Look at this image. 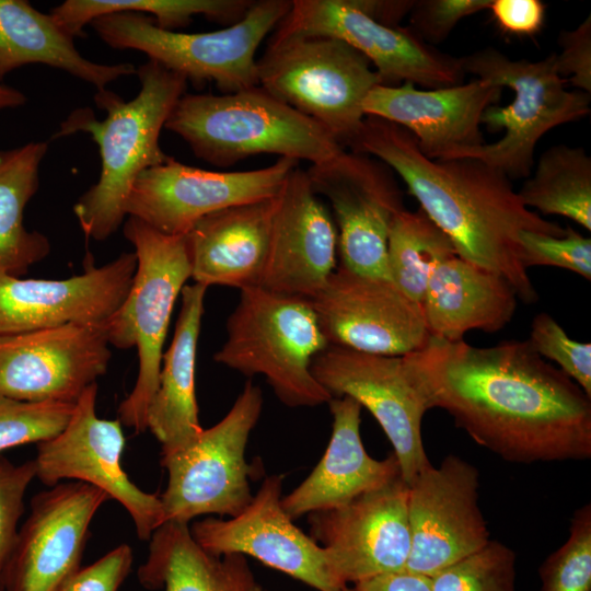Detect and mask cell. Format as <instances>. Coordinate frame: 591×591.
Segmentation results:
<instances>
[{
	"instance_id": "obj_1",
	"label": "cell",
	"mask_w": 591,
	"mask_h": 591,
	"mask_svg": "<svg viewBox=\"0 0 591 591\" xmlns=\"http://www.w3.org/2000/svg\"><path fill=\"white\" fill-rule=\"evenodd\" d=\"M426 389L477 444L512 463L591 456V397L528 340L475 347L429 336L403 356Z\"/></svg>"
},
{
	"instance_id": "obj_2",
	"label": "cell",
	"mask_w": 591,
	"mask_h": 591,
	"mask_svg": "<svg viewBox=\"0 0 591 591\" xmlns=\"http://www.w3.org/2000/svg\"><path fill=\"white\" fill-rule=\"evenodd\" d=\"M349 149L398 174L457 256L503 277L522 302L538 300L522 265L519 234L561 236L565 228L525 207L505 173L473 158L428 159L406 129L374 116L364 117Z\"/></svg>"
},
{
	"instance_id": "obj_3",
	"label": "cell",
	"mask_w": 591,
	"mask_h": 591,
	"mask_svg": "<svg viewBox=\"0 0 591 591\" xmlns=\"http://www.w3.org/2000/svg\"><path fill=\"white\" fill-rule=\"evenodd\" d=\"M140 91L126 101L107 89L96 91L94 102L106 112L99 120L89 108H77L61 123L53 139L88 132L99 147L100 176L73 205L86 237L104 241L123 223L125 205L138 175L172 157L160 147V135L187 79L154 60L137 68Z\"/></svg>"
},
{
	"instance_id": "obj_4",
	"label": "cell",
	"mask_w": 591,
	"mask_h": 591,
	"mask_svg": "<svg viewBox=\"0 0 591 591\" xmlns=\"http://www.w3.org/2000/svg\"><path fill=\"white\" fill-rule=\"evenodd\" d=\"M164 128L181 137L195 157L218 167L257 154L316 165L345 151L324 127L259 85L218 95L186 92Z\"/></svg>"
},
{
	"instance_id": "obj_5",
	"label": "cell",
	"mask_w": 591,
	"mask_h": 591,
	"mask_svg": "<svg viewBox=\"0 0 591 591\" xmlns=\"http://www.w3.org/2000/svg\"><path fill=\"white\" fill-rule=\"evenodd\" d=\"M215 361L244 375H264L289 407H314L333 396L311 371L329 345L308 299L252 287L240 290Z\"/></svg>"
},
{
	"instance_id": "obj_6",
	"label": "cell",
	"mask_w": 591,
	"mask_h": 591,
	"mask_svg": "<svg viewBox=\"0 0 591 591\" xmlns=\"http://www.w3.org/2000/svg\"><path fill=\"white\" fill-rule=\"evenodd\" d=\"M465 73L490 84L509 88L514 99L507 106H490L482 124L503 130L493 142L451 152L444 159L473 158L505 173L510 179L526 178L534 166L538 140L551 129L581 119L590 113V93L568 91L559 76L556 54L538 61L512 60L487 47L461 57Z\"/></svg>"
},
{
	"instance_id": "obj_7",
	"label": "cell",
	"mask_w": 591,
	"mask_h": 591,
	"mask_svg": "<svg viewBox=\"0 0 591 591\" xmlns=\"http://www.w3.org/2000/svg\"><path fill=\"white\" fill-rule=\"evenodd\" d=\"M124 235L134 245L137 269L125 301L105 325L109 345L137 348V380L117 419L142 432L148 429L174 304L192 271L184 235L163 234L134 217L126 220Z\"/></svg>"
},
{
	"instance_id": "obj_8",
	"label": "cell",
	"mask_w": 591,
	"mask_h": 591,
	"mask_svg": "<svg viewBox=\"0 0 591 591\" xmlns=\"http://www.w3.org/2000/svg\"><path fill=\"white\" fill-rule=\"evenodd\" d=\"M290 8V0L254 1L242 20L212 32L163 30L139 12L103 15L90 25L107 46L141 51L187 81L213 82L228 94L258 85L256 51Z\"/></svg>"
},
{
	"instance_id": "obj_9",
	"label": "cell",
	"mask_w": 591,
	"mask_h": 591,
	"mask_svg": "<svg viewBox=\"0 0 591 591\" xmlns=\"http://www.w3.org/2000/svg\"><path fill=\"white\" fill-rule=\"evenodd\" d=\"M371 66L362 54L335 37H294L267 44L256 62L257 82L349 148L366 117L362 103L381 84Z\"/></svg>"
},
{
	"instance_id": "obj_10",
	"label": "cell",
	"mask_w": 591,
	"mask_h": 591,
	"mask_svg": "<svg viewBox=\"0 0 591 591\" xmlns=\"http://www.w3.org/2000/svg\"><path fill=\"white\" fill-rule=\"evenodd\" d=\"M262 409V390L247 381L218 424L204 429L184 449L161 455L167 471V485L160 496L164 522L188 524L205 514L234 518L248 506L254 467L245 460V449Z\"/></svg>"
},
{
	"instance_id": "obj_11",
	"label": "cell",
	"mask_w": 591,
	"mask_h": 591,
	"mask_svg": "<svg viewBox=\"0 0 591 591\" xmlns=\"http://www.w3.org/2000/svg\"><path fill=\"white\" fill-rule=\"evenodd\" d=\"M311 371L333 397L349 396L372 414L393 445L407 486L431 465L421 434L430 398L403 356L328 346L313 359Z\"/></svg>"
},
{
	"instance_id": "obj_12",
	"label": "cell",
	"mask_w": 591,
	"mask_h": 591,
	"mask_svg": "<svg viewBox=\"0 0 591 591\" xmlns=\"http://www.w3.org/2000/svg\"><path fill=\"white\" fill-rule=\"evenodd\" d=\"M304 36L345 42L374 66L382 85L409 82L439 89L463 83L466 74L461 58L429 47L408 27L374 21L355 0H292L268 43Z\"/></svg>"
},
{
	"instance_id": "obj_13",
	"label": "cell",
	"mask_w": 591,
	"mask_h": 591,
	"mask_svg": "<svg viewBox=\"0 0 591 591\" xmlns=\"http://www.w3.org/2000/svg\"><path fill=\"white\" fill-rule=\"evenodd\" d=\"M96 383L88 386L74 403L63 429L37 444L36 478L48 487L67 480L103 490L129 513L137 536L149 541L164 523L160 496L143 491L127 476L121 466V422L96 415Z\"/></svg>"
},
{
	"instance_id": "obj_14",
	"label": "cell",
	"mask_w": 591,
	"mask_h": 591,
	"mask_svg": "<svg viewBox=\"0 0 591 591\" xmlns=\"http://www.w3.org/2000/svg\"><path fill=\"white\" fill-rule=\"evenodd\" d=\"M299 162L288 158L248 171H208L171 158L136 178L125 212L167 235H185L218 210L275 197Z\"/></svg>"
},
{
	"instance_id": "obj_15",
	"label": "cell",
	"mask_w": 591,
	"mask_h": 591,
	"mask_svg": "<svg viewBox=\"0 0 591 591\" xmlns=\"http://www.w3.org/2000/svg\"><path fill=\"white\" fill-rule=\"evenodd\" d=\"M390 171L379 160L346 150L306 170L313 190L325 197L333 209L340 265L357 274L386 279L391 223L405 209Z\"/></svg>"
},
{
	"instance_id": "obj_16",
	"label": "cell",
	"mask_w": 591,
	"mask_h": 591,
	"mask_svg": "<svg viewBox=\"0 0 591 591\" xmlns=\"http://www.w3.org/2000/svg\"><path fill=\"white\" fill-rule=\"evenodd\" d=\"M329 346L380 356H405L428 340L421 304L386 278L339 265L309 300Z\"/></svg>"
},
{
	"instance_id": "obj_17",
	"label": "cell",
	"mask_w": 591,
	"mask_h": 591,
	"mask_svg": "<svg viewBox=\"0 0 591 591\" xmlns=\"http://www.w3.org/2000/svg\"><path fill=\"white\" fill-rule=\"evenodd\" d=\"M109 346L105 322L0 336V398L74 404L107 371Z\"/></svg>"
},
{
	"instance_id": "obj_18",
	"label": "cell",
	"mask_w": 591,
	"mask_h": 591,
	"mask_svg": "<svg viewBox=\"0 0 591 591\" xmlns=\"http://www.w3.org/2000/svg\"><path fill=\"white\" fill-rule=\"evenodd\" d=\"M478 487L477 468L455 454L418 474L408 486L410 553L405 570L431 578L490 541Z\"/></svg>"
},
{
	"instance_id": "obj_19",
	"label": "cell",
	"mask_w": 591,
	"mask_h": 591,
	"mask_svg": "<svg viewBox=\"0 0 591 591\" xmlns=\"http://www.w3.org/2000/svg\"><path fill=\"white\" fill-rule=\"evenodd\" d=\"M282 480L283 475L267 477L234 518L195 522L189 526L193 537L213 555H247L317 591H343L347 586L335 575L325 549L285 512Z\"/></svg>"
},
{
	"instance_id": "obj_20",
	"label": "cell",
	"mask_w": 591,
	"mask_h": 591,
	"mask_svg": "<svg viewBox=\"0 0 591 591\" xmlns=\"http://www.w3.org/2000/svg\"><path fill=\"white\" fill-rule=\"evenodd\" d=\"M309 523L310 536L346 586L406 568L410 530L402 477L341 507L310 513Z\"/></svg>"
},
{
	"instance_id": "obj_21",
	"label": "cell",
	"mask_w": 591,
	"mask_h": 591,
	"mask_svg": "<svg viewBox=\"0 0 591 591\" xmlns=\"http://www.w3.org/2000/svg\"><path fill=\"white\" fill-rule=\"evenodd\" d=\"M108 499L81 482L36 494L19 529L3 591H60L80 568L91 522Z\"/></svg>"
},
{
	"instance_id": "obj_22",
	"label": "cell",
	"mask_w": 591,
	"mask_h": 591,
	"mask_svg": "<svg viewBox=\"0 0 591 591\" xmlns=\"http://www.w3.org/2000/svg\"><path fill=\"white\" fill-rule=\"evenodd\" d=\"M136 269L132 252L101 267L90 260L82 274L61 280L0 273V336L106 322L125 301Z\"/></svg>"
},
{
	"instance_id": "obj_23",
	"label": "cell",
	"mask_w": 591,
	"mask_h": 591,
	"mask_svg": "<svg viewBox=\"0 0 591 591\" xmlns=\"http://www.w3.org/2000/svg\"><path fill=\"white\" fill-rule=\"evenodd\" d=\"M338 232L306 171L293 169L276 195L259 287L312 299L337 267Z\"/></svg>"
},
{
	"instance_id": "obj_24",
	"label": "cell",
	"mask_w": 591,
	"mask_h": 591,
	"mask_svg": "<svg viewBox=\"0 0 591 591\" xmlns=\"http://www.w3.org/2000/svg\"><path fill=\"white\" fill-rule=\"evenodd\" d=\"M502 90L476 78L428 90L409 82L379 84L366 96L362 112L403 127L425 157L442 160L453 151L485 143L482 117L500 100Z\"/></svg>"
},
{
	"instance_id": "obj_25",
	"label": "cell",
	"mask_w": 591,
	"mask_h": 591,
	"mask_svg": "<svg viewBox=\"0 0 591 591\" xmlns=\"http://www.w3.org/2000/svg\"><path fill=\"white\" fill-rule=\"evenodd\" d=\"M327 404L333 425L325 453L311 474L281 499L292 520L341 507L401 477L394 453L375 460L366 451L360 434L361 405L349 396L333 397Z\"/></svg>"
},
{
	"instance_id": "obj_26",
	"label": "cell",
	"mask_w": 591,
	"mask_h": 591,
	"mask_svg": "<svg viewBox=\"0 0 591 591\" xmlns=\"http://www.w3.org/2000/svg\"><path fill=\"white\" fill-rule=\"evenodd\" d=\"M276 196L209 213L184 235L195 283L239 290L259 287Z\"/></svg>"
},
{
	"instance_id": "obj_27",
	"label": "cell",
	"mask_w": 591,
	"mask_h": 591,
	"mask_svg": "<svg viewBox=\"0 0 591 591\" xmlns=\"http://www.w3.org/2000/svg\"><path fill=\"white\" fill-rule=\"evenodd\" d=\"M420 304L430 336L460 341L474 329H502L518 296L503 277L455 255L433 270Z\"/></svg>"
},
{
	"instance_id": "obj_28",
	"label": "cell",
	"mask_w": 591,
	"mask_h": 591,
	"mask_svg": "<svg viewBox=\"0 0 591 591\" xmlns=\"http://www.w3.org/2000/svg\"><path fill=\"white\" fill-rule=\"evenodd\" d=\"M207 287L186 285L172 343L163 352L158 389L148 408L147 428L161 443V455L194 442L200 426L195 393L197 345Z\"/></svg>"
},
{
	"instance_id": "obj_29",
	"label": "cell",
	"mask_w": 591,
	"mask_h": 591,
	"mask_svg": "<svg viewBox=\"0 0 591 591\" xmlns=\"http://www.w3.org/2000/svg\"><path fill=\"white\" fill-rule=\"evenodd\" d=\"M49 66L104 90L115 80L136 74L130 62L99 63L80 54L73 37L26 0H0V84L13 70Z\"/></svg>"
},
{
	"instance_id": "obj_30",
	"label": "cell",
	"mask_w": 591,
	"mask_h": 591,
	"mask_svg": "<svg viewBox=\"0 0 591 591\" xmlns=\"http://www.w3.org/2000/svg\"><path fill=\"white\" fill-rule=\"evenodd\" d=\"M138 580L149 590L252 591L257 583L244 555H213L193 537L189 525L161 524L149 540Z\"/></svg>"
},
{
	"instance_id": "obj_31",
	"label": "cell",
	"mask_w": 591,
	"mask_h": 591,
	"mask_svg": "<svg viewBox=\"0 0 591 591\" xmlns=\"http://www.w3.org/2000/svg\"><path fill=\"white\" fill-rule=\"evenodd\" d=\"M47 151L45 141L0 151V273L20 277L50 252L47 236L24 225V210L38 190Z\"/></svg>"
},
{
	"instance_id": "obj_32",
	"label": "cell",
	"mask_w": 591,
	"mask_h": 591,
	"mask_svg": "<svg viewBox=\"0 0 591 591\" xmlns=\"http://www.w3.org/2000/svg\"><path fill=\"white\" fill-rule=\"evenodd\" d=\"M518 195L525 207L566 217L591 230V159L583 148L556 144L545 150Z\"/></svg>"
},
{
	"instance_id": "obj_33",
	"label": "cell",
	"mask_w": 591,
	"mask_h": 591,
	"mask_svg": "<svg viewBox=\"0 0 591 591\" xmlns=\"http://www.w3.org/2000/svg\"><path fill=\"white\" fill-rule=\"evenodd\" d=\"M251 0H66L54 7L50 15L70 36L82 37L93 20L118 12L151 14L155 24L169 31L188 26L193 18L232 25L244 18Z\"/></svg>"
},
{
	"instance_id": "obj_34",
	"label": "cell",
	"mask_w": 591,
	"mask_h": 591,
	"mask_svg": "<svg viewBox=\"0 0 591 591\" xmlns=\"http://www.w3.org/2000/svg\"><path fill=\"white\" fill-rule=\"evenodd\" d=\"M455 255L451 240L420 208L403 209L393 218L387 240L389 277L412 300L421 303L433 270Z\"/></svg>"
},
{
	"instance_id": "obj_35",
	"label": "cell",
	"mask_w": 591,
	"mask_h": 591,
	"mask_svg": "<svg viewBox=\"0 0 591 591\" xmlns=\"http://www.w3.org/2000/svg\"><path fill=\"white\" fill-rule=\"evenodd\" d=\"M515 554L499 541L431 577V591H515Z\"/></svg>"
},
{
	"instance_id": "obj_36",
	"label": "cell",
	"mask_w": 591,
	"mask_h": 591,
	"mask_svg": "<svg viewBox=\"0 0 591 591\" xmlns=\"http://www.w3.org/2000/svg\"><path fill=\"white\" fill-rule=\"evenodd\" d=\"M540 591H591V506L573 513L567 541L541 565Z\"/></svg>"
},
{
	"instance_id": "obj_37",
	"label": "cell",
	"mask_w": 591,
	"mask_h": 591,
	"mask_svg": "<svg viewBox=\"0 0 591 591\" xmlns=\"http://www.w3.org/2000/svg\"><path fill=\"white\" fill-rule=\"evenodd\" d=\"M74 404L0 398V455L8 449L40 443L58 434Z\"/></svg>"
},
{
	"instance_id": "obj_38",
	"label": "cell",
	"mask_w": 591,
	"mask_h": 591,
	"mask_svg": "<svg viewBox=\"0 0 591 591\" xmlns=\"http://www.w3.org/2000/svg\"><path fill=\"white\" fill-rule=\"evenodd\" d=\"M531 348L559 367L591 397V344L571 339L549 314L538 313L532 321Z\"/></svg>"
},
{
	"instance_id": "obj_39",
	"label": "cell",
	"mask_w": 591,
	"mask_h": 591,
	"mask_svg": "<svg viewBox=\"0 0 591 591\" xmlns=\"http://www.w3.org/2000/svg\"><path fill=\"white\" fill-rule=\"evenodd\" d=\"M519 240L525 269L532 266H552L591 279V240L571 227H566L561 236L522 231Z\"/></svg>"
},
{
	"instance_id": "obj_40",
	"label": "cell",
	"mask_w": 591,
	"mask_h": 591,
	"mask_svg": "<svg viewBox=\"0 0 591 591\" xmlns=\"http://www.w3.org/2000/svg\"><path fill=\"white\" fill-rule=\"evenodd\" d=\"M36 478L34 460L16 464L0 455V591L19 534V522L24 512V497Z\"/></svg>"
},
{
	"instance_id": "obj_41",
	"label": "cell",
	"mask_w": 591,
	"mask_h": 591,
	"mask_svg": "<svg viewBox=\"0 0 591 591\" xmlns=\"http://www.w3.org/2000/svg\"><path fill=\"white\" fill-rule=\"evenodd\" d=\"M493 0H418L408 14V28L422 42L442 43L464 18L489 9Z\"/></svg>"
},
{
	"instance_id": "obj_42",
	"label": "cell",
	"mask_w": 591,
	"mask_h": 591,
	"mask_svg": "<svg viewBox=\"0 0 591 591\" xmlns=\"http://www.w3.org/2000/svg\"><path fill=\"white\" fill-rule=\"evenodd\" d=\"M132 549L120 544L95 563L80 567L60 591H118L131 571Z\"/></svg>"
},
{
	"instance_id": "obj_43",
	"label": "cell",
	"mask_w": 591,
	"mask_h": 591,
	"mask_svg": "<svg viewBox=\"0 0 591 591\" xmlns=\"http://www.w3.org/2000/svg\"><path fill=\"white\" fill-rule=\"evenodd\" d=\"M561 47L556 54L557 70L561 78L586 93L591 92V15L575 30L561 31Z\"/></svg>"
},
{
	"instance_id": "obj_44",
	"label": "cell",
	"mask_w": 591,
	"mask_h": 591,
	"mask_svg": "<svg viewBox=\"0 0 591 591\" xmlns=\"http://www.w3.org/2000/svg\"><path fill=\"white\" fill-rule=\"evenodd\" d=\"M489 10L498 27L508 34L533 36L545 22V4L540 0H493Z\"/></svg>"
},
{
	"instance_id": "obj_45",
	"label": "cell",
	"mask_w": 591,
	"mask_h": 591,
	"mask_svg": "<svg viewBox=\"0 0 591 591\" xmlns=\"http://www.w3.org/2000/svg\"><path fill=\"white\" fill-rule=\"evenodd\" d=\"M343 591H431V578L402 570L348 584Z\"/></svg>"
},
{
	"instance_id": "obj_46",
	"label": "cell",
	"mask_w": 591,
	"mask_h": 591,
	"mask_svg": "<svg viewBox=\"0 0 591 591\" xmlns=\"http://www.w3.org/2000/svg\"><path fill=\"white\" fill-rule=\"evenodd\" d=\"M414 0H355L356 5L374 21L396 27L409 14Z\"/></svg>"
},
{
	"instance_id": "obj_47",
	"label": "cell",
	"mask_w": 591,
	"mask_h": 591,
	"mask_svg": "<svg viewBox=\"0 0 591 591\" xmlns=\"http://www.w3.org/2000/svg\"><path fill=\"white\" fill-rule=\"evenodd\" d=\"M25 94L4 83L0 84V111L18 108L26 103Z\"/></svg>"
},
{
	"instance_id": "obj_48",
	"label": "cell",
	"mask_w": 591,
	"mask_h": 591,
	"mask_svg": "<svg viewBox=\"0 0 591 591\" xmlns=\"http://www.w3.org/2000/svg\"><path fill=\"white\" fill-rule=\"evenodd\" d=\"M252 591H263V589H262V587H260L258 583H256V584L254 586V588L252 589Z\"/></svg>"
}]
</instances>
